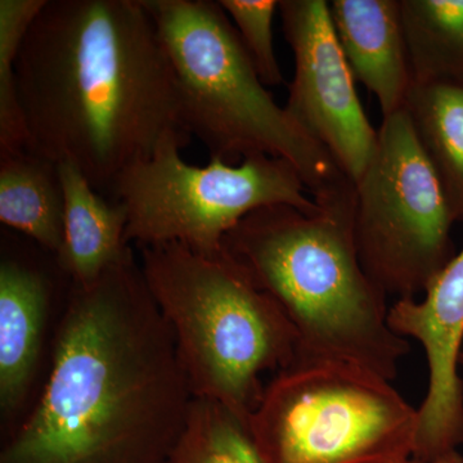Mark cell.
I'll use <instances>...</instances> for the list:
<instances>
[{"instance_id": "11", "label": "cell", "mask_w": 463, "mask_h": 463, "mask_svg": "<svg viewBox=\"0 0 463 463\" xmlns=\"http://www.w3.org/2000/svg\"><path fill=\"white\" fill-rule=\"evenodd\" d=\"M328 7L355 81L376 96L383 118L404 109L413 74L401 0H332Z\"/></svg>"}, {"instance_id": "20", "label": "cell", "mask_w": 463, "mask_h": 463, "mask_svg": "<svg viewBox=\"0 0 463 463\" xmlns=\"http://www.w3.org/2000/svg\"><path fill=\"white\" fill-rule=\"evenodd\" d=\"M402 463H463V457L459 455L458 452L453 453V455H449L447 457H443V458H439L437 461L432 462H419L414 461L413 458L407 459V461Z\"/></svg>"}, {"instance_id": "4", "label": "cell", "mask_w": 463, "mask_h": 463, "mask_svg": "<svg viewBox=\"0 0 463 463\" xmlns=\"http://www.w3.org/2000/svg\"><path fill=\"white\" fill-rule=\"evenodd\" d=\"M172 65L185 130L210 158L288 161L316 203L355 188L339 164L265 90L219 2L142 0Z\"/></svg>"}, {"instance_id": "6", "label": "cell", "mask_w": 463, "mask_h": 463, "mask_svg": "<svg viewBox=\"0 0 463 463\" xmlns=\"http://www.w3.org/2000/svg\"><path fill=\"white\" fill-rule=\"evenodd\" d=\"M417 422V408L379 374L303 359L267 383L248 425L264 463H402Z\"/></svg>"}, {"instance_id": "14", "label": "cell", "mask_w": 463, "mask_h": 463, "mask_svg": "<svg viewBox=\"0 0 463 463\" xmlns=\"http://www.w3.org/2000/svg\"><path fill=\"white\" fill-rule=\"evenodd\" d=\"M65 196L60 167L30 148L0 156V222L57 257Z\"/></svg>"}, {"instance_id": "7", "label": "cell", "mask_w": 463, "mask_h": 463, "mask_svg": "<svg viewBox=\"0 0 463 463\" xmlns=\"http://www.w3.org/2000/svg\"><path fill=\"white\" fill-rule=\"evenodd\" d=\"M183 148L178 142L165 143L116 183L112 200L127 210L129 245L175 242L214 258L223 252L224 237L255 210L273 205L318 210L288 161L260 155L237 165L210 158L207 165L196 166L183 160Z\"/></svg>"}, {"instance_id": "5", "label": "cell", "mask_w": 463, "mask_h": 463, "mask_svg": "<svg viewBox=\"0 0 463 463\" xmlns=\"http://www.w3.org/2000/svg\"><path fill=\"white\" fill-rule=\"evenodd\" d=\"M141 268L194 397L249 423L267 386L263 374L297 359V335L282 310L223 252L210 258L160 243L141 248Z\"/></svg>"}, {"instance_id": "18", "label": "cell", "mask_w": 463, "mask_h": 463, "mask_svg": "<svg viewBox=\"0 0 463 463\" xmlns=\"http://www.w3.org/2000/svg\"><path fill=\"white\" fill-rule=\"evenodd\" d=\"M47 0H0V156L27 147L14 62L33 18Z\"/></svg>"}, {"instance_id": "12", "label": "cell", "mask_w": 463, "mask_h": 463, "mask_svg": "<svg viewBox=\"0 0 463 463\" xmlns=\"http://www.w3.org/2000/svg\"><path fill=\"white\" fill-rule=\"evenodd\" d=\"M51 274L32 259L9 252L0 260V408L14 416L25 401L41 358L50 310Z\"/></svg>"}, {"instance_id": "8", "label": "cell", "mask_w": 463, "mask_h": 463, "mask_svg": "<svg viewBox=\"0 0 463 463\" xmlns=\"http://www.w3.org/2000/svg\"><path fill=\"white\" fill-rule=\"evenodd\" d=\"M455 223L407 112L386 116L355 183L354 240L365 273L386 297L423 294L456 255Z\"/></svg>"}, {"instance_id": "16", "label": "cell", "mask_w": 463, "mask_h": 463, "mask_svg": "<svg viewBox=\"0 0 463 463\" xmlns=\"http://www.w3.org/2000/svg\"><path fill=\"white\" fill-rule=\"evenodd\" d=\"M414 81L463 78V0H401Z\"/></svg>"}, {"instance_id": "10", "label": "cell", "mask_w": 463, "mask_h": 463, "mask_svg": "<svg viewBox=\"0 0 463 463\" xmlns=\"http://www.w3.org/2000/svg\"><path fill=\"white\" fill-rule=\"evenodd\" d=\"M422 300L398 298L388 322L402 337L423 346L429 389L420 405L412 458L432 462L463 443V381L457 367L463 341V249L435 277Z\"/></svg>"}, {"instance_id": "2", "label": "cell", "mask_w": 463, "mask_h": 463, "mask_svg": "<svg viewBox=\"0 0 463 463\" xmlns=\"http://www.w3.org/2000/svg\"><path fill=\"white\" fill-rule=\"evenodd\" d=\"M27 147L112 200L167 142L190 145L173 69L142 0H47L14 62Z\"/></svg>"}, {"instance_id": "3", "label": "cell", "mask_w": 463, "mask_h": 463, "mask_svg": "<svg viewBox=\"0 0 463 463\" xmlns=\"http://www.w3.org/2000/svg\"><path fill=\"white\" fill-rule=\"evenodd\" d=\"M317 203L313 213L255 210L222 251L282 310L297 335L295 361L343 362L394 380L410 345L390 327L388 297L356 251L355 190Z\"/></svg>"}, {"instance_id": "1", "label": "cell", "mask_w": 463, "mask_h": 463, "mask_svg": "<svg viewBox=\"0 0 463 463\" xmlns=\"http://www.w3.org/2000/svg\"><path fill=\"white\" fill-rule=\"evenodd\" d=\"M53 346L0 463H169L194 397L136 258L70 282Z\"/></svg>"}, {"instance_id": "19", "label": "cell", "mask_w": 463, "mask_h": 463, "mask_svg": "<svg viewBox=\"0 0 463 463\" xmlns=\"http://www.w3.org/2000/svg\"><path fill=\"white\" fill-rule=\"evenodd\" d=\"M279 3L277 0H219V5L233 21L265 87H279L283 83L273 43V20Z\"/></svg>"}, {"instance_id": "9", "label": "cell", "mask_w": 463, "mask_h": 463, "mask_svg": "<svg viewBox=\"0 0 463 463\" xmlns=\"http://www.w3.org/2000/svg\"><path fill=\"white\" fill-rule=\"evenodd\" d=\"M279 12L295 62L285 109L355 184L373 157L379 129L356 93L328 2L281 0Z\"/></svg>"}, {"instance_id": "21", "label": "cell", "mask_w": 463, "mask_h": 463, "mask_svg": "<svg viewBox=\"0 0 463 463\" xmlns=\"http://www.w3.org/2000/svg\"><path fill=\"white\" fill-rule=\"evenodd\" d=\"M459 364H463V353H461V356H459Z\"/></svg>"}, {"instance_id": "15", "label": "cell", "mask_w": 463, "mask_h": 463, "mask_svg": "<svg viewBox=\"0 0 463 463\" xmlns=\"http://www.w3.org/2000/svg\"><path fill=\"white\" fill-rule=\"evenodd\" d=\"M404 109L456 223H463V78L414 81Z\"/></svg>"}, {"instance_id": "13", "label": "cell", "mask_w": 463, "mask_h": 463, "mask_svg": "<svg viewBox=\"0 0 463 463\" xmlns=\"http://www.w3.org/2000/svg\"><path fill=\"white\" fill-rule=\"evenodd\" d=\"M65 196L63 242L57 264L75 285L96 281L116 264L134 258L125 240L127 210L99 194L70 163H60Z\"/></svg>"}, {"instance_id": "17", "label": "cell", "mask_w": 463, "mask_h": 463, "mask_svg": "<svg viewBox=\"0 0 463 463\" xmlns=\"http://www.w3.org/2000/svg\"><path fill=\"white\" fill-rule=\"evenodd\" d=\"M169 463H264L248 422L224 405L194 398Z\"/></svg>"}]
</instances>
